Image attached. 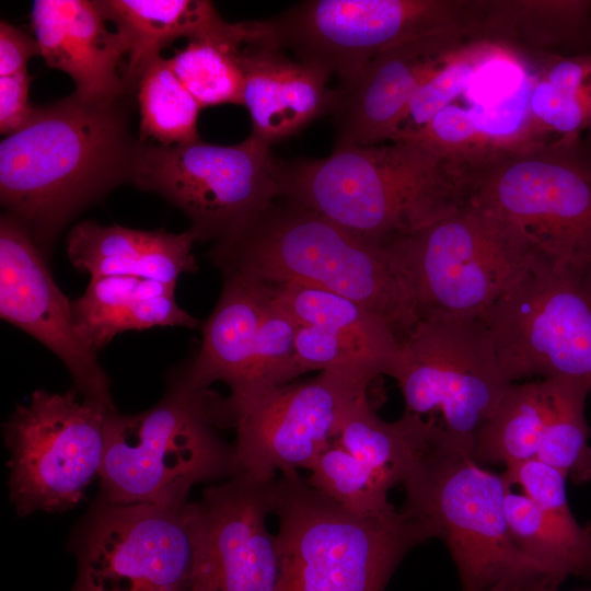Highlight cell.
Here are the masks:
<instances>
[{"label": "cell", "instance_id": "1", "mask_svg": "<svg viewBox=\"0 0 591 591\" xmlns=\"http://www.w3.org/2000/svg\"><path fill=\"white\" fill-rule=\"evenodd\" d=\"M125 100L99 103L72 93L36 107L0 143V199L5 215L46 258L65 227L124 182H131L140 139Z\"/></svg>", "mask_w": 591, "mask_h": 591}, {"label": "cell", "instance_id": "2", "mask_svg": "<svg viewBox=\"0 0 591 591\" xmlns=\"http://www.w3.org/2000/svg\"><path fill=\"white\" fill-rule=\"evenodd\" d=\"M280 173L283 199L378 245L429 227L467 200L459 159L413 140L280 162Z\"/></svg>", "mask_w": 591, "mask_h": 591}, {"label": "cell", "instance_id": "3", "mask_svg": "<svg viewBox=\"0 0 591 591\" xmlns=\"http://www.w3.org/2000/svg\"><path fill=\"white\" fill-rule=\"evenodd\" d=\"M210 258L222 274L350 299L380 316L401 343L420 321L412 286L390 245L366 242L286 199L235 239L213 245Z\"/></svg>", "mask_w": 591, "mask_h": 591}, {"label": "cell", "instance_id": "4", "mask_svg": "<svg viewBox=\"0 0 591 591\" xmlns=\"http://www.w3.org/2000/svg\"><path fill=\"white\" fill-rule=\"evenodd\" d=\"M280 553L278 591H384L404 556L437 537L427 522L392 506L349 512L296 472L274 485Z\"/></svg>", "mask_w": 591, "mask_h": 591}, {"label": "cell", "instance_id": "5", "mask_svg": "<svg viewBox=\"0 0 591 591\" xmlns=\"http://www.w3.org/2000/svg\"><path fill=\"white\" fill-rule=\"evenodd\" d=\"M211 394L189 387L175 372L153 407L107 414L99 497L182 507L194 485L239 475L234 447L215 431Z\"/></svg>", "mask_w": 591, "mask_h": 591}, {"label": "cell", "instance_id": "6", "mask_svg": "<svg viewBox=\"0 0 591 591\" xmlns=\"http://www.w3.org/2000/svg\"><path fill=\"white\" fill-rule=\"evenodd\" d=\"M406 513L429 523L457 568L462 591H497L536 581L561 582L513 542L506 517L511 489L445 438L434 440L402 483Z\"/></svg>", "mask_w": 591, "mask_h": 591}, {"label": "cell", "instance_id": "7", "mask_svg": "<svg viewBox=\"0 0 591 591\" xmlns=\"http://www.w3.org/2000/svg\"><path fill=\"white\" fill-rule=\"evenodd\" d=\"M459 160L467 200L517 228L540 254L591 268V149L581 137Z\"/></svg>", "mask_w": 591, "mask_h": 591}, {"label": "cell", "instance_id": "8", "mask_svg": "<svg viewBox=\"0 0 591 591\" xmlns=\"http://www.w3.org/2000/svg\"><path fill=\"white\" fill-rule=\"evenodd\" d=\"M390 246L420 320L479 318L538 254L517 228L470 200Z\"/></svg>", "mask_w": 591, "mask_h": 591}, {"label": "cell", "instance_id": "9", "mask_svg": "<svg viewBox=\"0 0 591 591\" xmlns=\"http://www.w3.org/2000/svg\"><path fill=\"white\" fill-rule=\"evenodd\" d=\"M131 182L177 207L196 241L213 245L245 232L283 192L280 162L253 135L234 146L141 141Z\"/></svg>", "mask_w": 591, "mask_h": 591}, {"label": "cell", "instance_id": "10", "mask_svg": "<svg viewBox=\"0 0 591 591\" xmlns=\"http://www.w3.org/2000/svg\"><path fill=\"white\" fill-rule=\"evenodd\" d=\"M512 382L566 379L591 389V274L536 254L479 317Z\"/></svg>", "mask_w": 591, "mask_h": 591}, {"label": "cell", "instance_id": "11", "mask_svg": "<svg viewBox=\"0 0 591 591\" xmlns=\"http://www.w3.org/2000/svg\"><path fill=\"white\" fill-rule=\"evenodd\" d=\"M404 413L434 425L472 455L479 429L513 384L479 318H422L401 343L392 376Z\"/></svg>", "mask_w": 591, "mask_h": 591}, {"label": "cell", "instance_id": "12", "mask_svg": "<svg viewBox=\"0 0 591 591\" xmlns=\"http://www.w3.org/2000/svg\"><path fill=\"white\" fill-rule=\"evenodd\" d=\"M483 0H310L268 20L276 44L352 85L382 51L445 31L471 38Z\"/></svg>", "mask_w": 591, "mask_h": 591}, {"label": "cell", "instance_id": "13", "mask_svg": "<svg viewBox=\"0 0 591 591\" xmlns=\"http://www.w3.org/2000/svg\"><path fill=\"white\" fill-rule=\"evenodd\" d=\"M104 409L74 390L33 392L2 426L10 452L9 496L16 514L74 508L100 475L104 455Z\"/></svg>", "mask_w": 591, "mask_h": 591}, {"label": "cell", "instance_id": "14", "mask_svg": "<svg viewBox=\"0 0 591 591\" xmlns=\"http://www.w3.org/2000/svg\"><path fill=\"white\" fill-rule=\"evenodd\" d=\"M220 298L201 326V346L177 375L192 389L215 382L230 389L229 403L250 401L300 375L297 321L277 301L274 287L222 274Z\"/></svg>", "mask_w": 591, "mask_h": 591}, {"label": "cell", "instance_id": "15", "mask_svg": "<svg viewBox=\"0 0 591 591\" xmlns=\"http://www.w3.org/2000/svg\"><path fill=\"white\" fill-rule=\"evenodd\" d=\"M372 375L324 371L298 384L271 389L243 403L217 395L218 427L236 429L234 447L240 474L268 479L310 468L335 440L348 407L367 395Z\"/></svg>", "mask_w": 591, "mask_h": 591}, {"label": "cell", "instance_id": "16", "mask_svg": "<svg viewBox=\"0 0 591 591\" xmlns=\"http://www.w3.org/2000/svg\"><path fill=\"white\" fill-rule=\"evenodd\" d=\"M186 505H124L97 497L69 541L79 569L72 589L190 591L193 547Z\"/></svg>", "mask_w": 591, "mask_h": 591}, {"label": "cell", "instance_id": "17", "mask_svg": "<svg viewBox=\"0 0 591 591\" xmlns=\"http://www.w3.org/2000/svg\"><path fill=\"white\" fill-rule=\"evenodd\" d=\"M275 480L239 474L187 502L190 591H278L279 545L266 524Z\"/></svg>", "mask_w": 591, "mask_h": 591}, {"label": "cell", "instance_id": "18", "mask_svg": "<svg viewBox=\"0 0 591 591\" xmlns=\"http://www.w3.org/2000/svg\"><path fill=\"white\" fill-rule=\"evenodd\" d=\"M30 233L3 213L0 220V316L55 354L73 389L106 413L117 412L111 380L80 336L72 304L54 281Z\"/></svg>", "mask_w": 591, "mask_h": 591}, {"label": "cell", "instance_id": "19", "mask_svg": "<svg viewBox=\"0 0 591 591\" xmlns=\"http://www.w3.org/2000/svg\"><path fill=\"white\" fill-rule=\"evenodd\" d=\"M468 42L460 32H438L374 57L352 85L335 89L334 149L393 141L418 89Z\"/></svg>", "mask_w": 591, "mask_h": 591}, {"label": "cell", "instance_id": "20", "mask_svg": "<svg viewBox=\"0 0 591 591\" xmlns=\"http://www.w3.org/2000/svg\"><path fill=\"white\" fill-rule=\"evenodd\" d=\"M31 18L40 57L71 77L74 94L99 103L126 96L118 71L126 47L116 31H108L97 1L36 0Z\"/></svg>", "mask_w": 591, "mask_h": 591}, {"label": "cell", "instance_id": "21", "mask_svg": "<svg viewBox=\"0 0 591 591\" xmlns=\"http://www.w3.org/2000/svg\"><path fill=\"white\" fill-rule=\"evenodd\" d=\"M242 63V105L252 119L251 135L270 146L335 108L332 73L314 62L291 60L271 37L247 44Z\"/></svg>", "mask_w": 591, "mask_h": 591}, {"label": "cell", "instance_id": "22", "mask_svg": "<svg viewBox=\"0 0 591 591\" xmlns=\"http://www.w3.org/2000/svg\"><path fill=\"white\" fill-rule=\"evenodd\" d=\"M195 241L189 230L142 231L85 220L69 231L67 255L91 278L128 276L176 286L182 274L198 269L192 253Z\"/></svg>", "mask_w": 591, "mask_h": 591}, {"label": "cell", "instance_id": "23", "mask_svg": "<svg viewBox=\"0 0 591 591\" xmlns=\"http://www.w3.org/2000/svg\"><path fill=\"white\" fill-rule=\"evenodd\" d=\"M471 42L523 62L591 53V1L485 0Z\"/></svg>", "mask_w": 591, "mask_h": 591}, {"label": "cell", "instance_id": "24", "mask_svg": "<svg viewBox=\"0 0 591 591\" xmlns=\"http://www.w3.org/2000/svg\"><path fill=\"white\" fill-rule=\"evenodd\" d=\"M97 4L121 37L127 56L123 77L128 90L172 42L231 38L248 33L251 22L224 21L205 0H102Z\"/></svg>", "mask_w": 591, "mask_h": 591}, {"label": "cell", "instance_id": "25", "mask_svg": "<svg viewBox=\"0 0 591 591\" xmlns=\"http://www.w3.org/2000/svg\"><path fill=\"white\" fill-rule=\"evenodd\" d=\"M175 286L128 276L91 278L71 302L78 332L96 354L118 334L155 326L196 328L197 318L179 308Z\"/></svg>", "mask_w": 591, "mask_h": 591}, {"label": "cell", "instance_id": "26", "mask_svg": "<svg viewBox=\"0 0 591 591\" xmlns=\"http://www.w3.org/2000/svg\"><path fill=\"white\" fill-rule=\"evenodd\" d=\"M271 286L277 301L298 324L329 334L363 370L375 376H393L401 340L380 316L350 299L321 289L292 283Z\"/></svg>", "mask_w": 591, "mask_h": 591}, {"label": "cell", "instance_id": "27", "mask_svg": "<svg viewBox=\"0 0 591 591\" xmlns=\"http://www.w3.org/2000/svg\"><path fill=\"white\" fill-rule=\"evenodd\" d=\"M441 437L434 425L407 413L396 421H384L364 395L348 407L334 441L392 488L404 482L416 460Z\"/></svg>", "mask_w": 591, "mask_h": 591}, {"label": "cell", "instance_id": "28", "mask_svg": "<svg viewBox=\"0 0 591 591\" xmlns=\"http://www.w3.org/2000/svg\"><path fill=\"white\" fill-rule=\"evenodd\" d=\"M552 405V380L513 383L476 434L478 464H511L537 457Z\"/></svg>", "mask_w": 591, "mask_h": 591}, {"label": "cell", "instance_id": "29", "mask_svg": "<svg viewBox=\"0 0 591 591\" xmlns=\"http://www.w3.org/2000/svg\"><path fill=\"white\" fill-rule=\"evenodd\" d=\"M530 114L537 136L580 138L591 128V53L537 61Z\"/></svg>", "mask_w": 591, "mask_h": 591}, {"label": "cell", "instance_id": "30", "mask_svg": "<svg viewBox=\"0 0 591 591\" xmlns=\"http://www.w3.org/2000/svg\"><path fill=\"white\" fill-rule=\"evenodd\" d=\"M262 36L195 39L172 58L170 66L200 107L242 105L243 48Z\"/></svg>", "mask_w": 591, "mask_h": 591}, {"label": "cell", "instance_id": "31", "mask_svg": "<svg viewBox=\"0 0 591 591\" xmlns=\"http://www.w3.org/2000/svg\"><path fill=\"white\" fill-rule=\"evenodd\" d=\"M140 111V141L175 146L199 140L200 105L160 56L141 73L136 84Z\"/></svg>", "mask_w": 591, "mask_h": 591}, {"label": "cell", "instance_id": "32", "mask_svg": "<svg viewBox=\"0 0 591 591\" xmlns=\"http://www.w3.org/2000/svg\"><path fill=\"white\" fill-rule=\"evenodd\" d=\"M552 380V405L537 459L554 466L575 484L591 480V445L586 418L591 389L581 382Z\"/></svg>", "mask_w": 591, "mask_h": 591}, {"label": "cell", "instance_id": "33", "mask_svg": "<svg viewBox=\"0 0 591 591\" xmlns=\"http://www.w3.org/2000/svg\"><path fill=\"white\" fill-rule=\"evenodd\" d=\"M309 470L308 482L349 512L373 515L392 507L387 500L391 488L336 441L317 455Z\"/></svg>", "mask_w": 591, "mask_h": 591}, {"label": "cell", "instance_id": "34", "mask_svg": "<svg viewBox=\"0 0 591 591\" xmlns=\"http://www.w3.org/2000/svg\"><path fill=\"white\" fill-rule=\"evenodd\" d=\"M508 51L485 43L468 42L416 92L394 140L425 126L437 113L471 88L482 69ZM393 140V141H394Z\"/></svg>", "mask_w": 591, "mask_h": 591}, {"label": "cell", "instance_id": "35", "mask_svg": "<svg viewBox=\"0 0 591 591\" xmlns=\"http://www.w3.org/2000/svg\"><path fill=\"white\" fill-rule=\"evenodd\" d=\"M31 77L27 71L0 77V130L4 136L23 128L35 108L30 104Z\"/></svg>", "mask_w": 591, "mask_h": 591}, {"label": "cell", "instance_id": "36", "mask_svg": "<svg viewBox=\"0 0 591 591\" xmlns=\"http://www.w3.org/2000/svg\"><path fill=\"white\" fill-rule=\"evenodd\" d=\"M34 56H40L36 38L7 21L0 23V77L26 70Z\"/></svg>", "mask_w": 591, "mask_h": 591}, {"label": "cell", "instance_id": "37", "mask_svg": "<svg viewBox=\"0 0 591 591\" xmlns=\"http://www.w3.org/2000/svg\"><path fill=\"white\" fill-rule=\"evenodd\" d=\"M559 584H556L551 581H536L528 584H522L518 587L505 588L497 591H561L558 589ZM573 591H591L590 589H581Z\"/></svg>", "mask_w": 591, "mask_h": 591}, {"label": "cell", "instance_id": "38", "mask_svg": "<svg viewBox=\"0 0 591 591\" xmlns=\"http://www.w3.org/2000/svg\"><path fill=\"white\" fill-rule=\"evenodd\" d=\"M586 528H587L588 531L591 533V521L586 525Z\"/></svg>", "mask_w": 591, "mask_h": 591}, {"label": "cell", "instance_id": "39", "mask_svg": "<svg viewBox=\"0 0 591 591\" xmlns=\"http://www.w3.org/2000/svg\"><path fill=\"white\" fill-rule=\"evenodd\" d=\"M590 274H591V268L589 269Z\"/></svg>", "mask_w": 591, "mask_h": 591}, {"label": "cell", "instance_id": "40", "mask_svg": "<svg viewBox=\"0 0 591 591\" xmlns=\"http://www.w3.org/2000/svg\"><path fill=\"white\" fill-rule=\"evenodd\" d=\"M71 591H74V590H71Z\"/></svg>", "mask_w": 591, "mask_h": 591}, {"label": "cell", "instance_id": "41", "mask_svg": "<svg viewBox=\"0 0 591 591\" xmlns=\"http://www.w3.org/2000/svg\"><path fill=\"white\" fill-rule=\"evenodd\" d=\"M590 131H591V129H590Z\"/></svg>", "mask_w": 591, "mask_h": 591}, {"label": "cell", "instance_id": "42", "mask_svg": "<svg viewBox=\"0 0 591 591\" xmlns=\"http://www.w3.org/2000/svg\"><path fill=\"white\" fill-rule=\"evenodd\" d=\"M590 129H591V128H590ZM590 129H589V130H590Z\"/></svg>", "mask_w": 591, "mask_h": 591}]
</instances>
